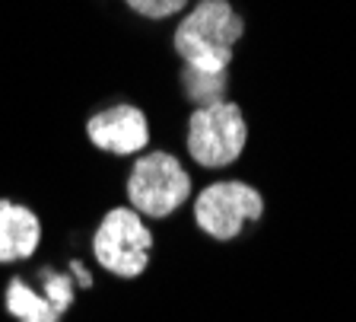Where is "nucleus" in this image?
I'll list each match as a JSON object with an SVG mask.
<instances>
[{"instance_id":"9","label":"nucleus","mask_w":356,"mask_h":322,"mask_svg":"<svg viewBox=\"0 0 356 322\" xmlns=\"http://www.w3.org/2000/svg\"><path fill=\"white\" fill-rule=\"evenodd\" d=\"M181 86H185V96L194 105H213V102H222V96H226L229 74L210 77V74H197L191 68H181Z\"/></svg>"},{"instance_id":"8","label":"nucleus","mask_w":356,"mask_h":322,"mask_svg":"<svg viewBox=\"0 0 356 322\" xmlns=\"http://www.w3.org/2000/svg\"><path fill=\"white\" fill-rule=\"evenodd\" d=\"M7 313L19 322H58L60 313L48 303V297L35 293L29 284L13 277L7 284Z\"/></svg>"},{"instance_id":"2","label":"nucleus","mask_w":356,"mask_h":322,"mask_svg":"<svg viewBox=\"0 0 356 322\" xmlns=\"http://www.w3.org/2000/svg\"><path fill=\"white\" fill-rule=\"evenodd\" d=\"M248 125L236 102L197 105L188 118V153L204 169H222L242 157Z\"/></svg>"},{"instance_id":"7","label":"nucleus","mask_w":356,"mask_h":322,"mask_svg":"<svg viewBox=\"0 0 356 322\" xmlns=\"http://www.w3.org/2000/svg\"><path fill=\"white\" fill-rule=\"evenodd\" d=\"M42 224L29 208L0 198V262H22L35 255Z\"/></svg>"},{"instance_id":"4","label":"nucleus","mask_w":356,"mask_h":322,"mask_svg":"<svg viewBox=\"0 0 356 322\" xmlns=\"http://www.w3.org/2000/svg\"><path fill=\"white\" fill-rule=\"evenodd\" d=\"M92 252L105 271L118 277H137L149 265L153 233L134 208H115L96 227Z\"/></svg>"},{"instance_id":"6","label":"nucleus","mask_w":356,"mask_h":322,"mask_svg":"<svg viewBox=\"0 0 356 322\" xmlns=\"http://www.w3.org/2000/svg\"><path fill=\"white\" fill-rule=\"evenodd\" d=\"M86 137L105 153L131 157L149 144V121L137 105H111L86 121Z\"/></svg>"},{"instance_id":"5","label":"nucleus","mask_w":356,"mask_h":322,"mask_svg":"<svg viewBox=\"0 0 356 322\" xmlns=\"http://www.w3.org/2000/svg\"><path fill=\"white\" fill-rule=\"evenodd\" d=\"M264 198L248 182H213L194 201V220L207 236L226 243L236 240L248 220H261Z\"/></svg>"},{"instance_id":"10","label":"nucleus","mask_w":356,"mask_h":322,"mask_svg":"<svg viewBox=\"0 0 356 322\" xmlns=\"http://www.w3.org/2000/svg\"><path fill=\"white\" fill-rule=\"evenodd\" d=\"M42 277H44V297H48V303L64 316V309L74 303V281L64 275H51V271H42Z\"/></svg>"},{"instance_id":"11","label":"nucleus","mask_w":356,"mask_h":322,"mask_svg":"<svg viewBox=\"0 0 356 322\" xmlns=\"http://www.w3.org/2000/svg\"><path fill=\"white\" fill-rule=\"evenodd\" d=\"M124 3L147 20H165V16H175L188 7V0H124Z\"/></svg>"},{"instance_id":"1","label":"nucleus","mask_w":356,"mask_h":322,"mask_svg":"<svg viewBox=\"0 0 356 322\" xmlns=\"http://www.w3.org/2000/svg\"><path fill=\"white\" fill-rule=\"evenodd\" d=\"M242 36L245 23L229 0H200L197 7L181 16L172 45L181 58V68L220 77L229 74L232 52Z\"/></svg>"},{"instance_id":"3","label":"nucleus","mask_w":356,"mask_h":322,"mask_svg":"<svg viewBox=\"0 0 356 322\" xmlns=\"http://www.w3.org/2000/svg\"><path fill=\"white\" fill-rule=\"evenodd\" d=\"M191 195V176L172 153H147L127 176V201L140 217H169Z\"/></svg>"}]
</instances>
